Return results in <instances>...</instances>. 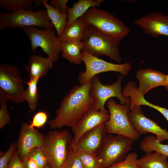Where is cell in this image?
I'll return each mask as SVG.
<instances>
[{"mask_svg": "<svg viewBox=\"0 0 168 168\" xmlns=\"http://www.w3.org/2000/svg\"><path fill=\"white\" fill-rule=\"evenodd\" d=\"M104 124L86 133L72 150L76 152L85 151L98 155L106 135Z\"/></svg>", "mask_w": 168, "mask_h": 168, "instance_id": "2e32d148", "label": "cell"}, {"mask_svg": "<svg viewBox=\"0 0 168 168\" xmlns=\"http://www.w3.org/2000/svg\"><path fill=\"white\" fill-rule=\"evenodd\" d=\"M123 75L119 76L117 80L110 84H104L97 75L91 79L90 93L93 101L91 110L105 111V102L112 97H116L122 105H130L131 100L129 97L124 96L121 90Z\"/></svg>", "mask_w": 168, "mask_h": 168, "instance_id": "30bf717a", "label": "cell"}, {"mask_svg": "<svg viewBox=\"0 0 168 168\" xmlns=\"http://www.w3.org/2000/svg\"><path fill=\"white\" fill-rule=\"evenodd\" d=\"M81 55L85 70L79 74L78 79L80 85L91 81L94 77L102 72H115L126 76L132 68L131 64L129 62L122 64L110 63L91 55L84 49L81 51Z\"/></svg>", "mask_w": 168, "mask_h": 168, "instance_id": "8fae6325", "label": "cell"}, {"mask_svg": "<svg viewBox=\"0 0 168 168\" xmlns=\"http://www.w3.org/2000/svg\"><path fill=\"white\" fill-rule=\"evenodd\" d=\"M84 49L98 57L104 55L120 63L122 61L119 50L120 42L102 33L94 27H86L82 40Z\"/></svg>", "mask_w": 168, "mask_h": 168, "instance_id": "277c9868", "label": "cell"}, {"mask_svg": "<svg viewBox=\"0 0 168 168\" xmlns=\"http://www.w3.org/2000/svg\"><path fill=\"white\" fill-rule=\"evenodd\" d=\"M134 23L141 28L144 33L153 37H168V15L154 11L137 19Z\"/></svg>", "mask_w": 168, "mask_h": 168, "instance_id": "9a60e30c", "label": "cell"}, {"mask_svg": "<svg viewBox=\"0 0 168 168\" xmlns=\"http://www.w3.org/2000/svg\"><path fill=\"white\" fill-rule=\"evenodd\" d=\"M91 80L76 85L64 96L54 118L49 121L52 129L63 127L72 128L92 110L93 101L90 93Z\"/></svg>", "mask_w": 168, "mask_h": 168, "instance_id": "6da1fadb", "label": "cell"}, {"mask_svg": "<svg viewBox=\"0 0 168 168\" xmlns=\"http://www.w3.org/2000/svg\"><path fill=\"white\" fill-rule=\"evenodd\" d=\"M49 17L54 27L57 36L59 38L62 36L67 23V12L61 13L48 3V0H43Z\"/></svg>", "mask_w": 168, "mask_h": 168, "instance_id": "44dd1931", "label": "cell"}, {"mask_svg": "<svg viewBox=\"0 0 168 168\" xmlns=\"http://www.w3.org/2000/svg\"><path fill=\"white\" fill-rule=\"evenodd\" d=\"M136 78L139 82L138 90L144 96L154 88L165 86L167 75L151 68H142L137 71Z\"/></svg>", "mask_w": 168, "mask_h": 168, "instance_id": "e0dca14e", "label": "cell"}, {"mask_svg": "<svg viewBox=\"0 0 168 168\" xmlns=\"http://www.w3.org/2000/svg\"><path fill=\"white\" fill-rule=\"evenodd\" d=\"M107 102L110 117L104 124L106 133L122 135L134 141L138 140L140 135L133 127L128 117L130 105L117 104L111 98Z\"/></svg>", "mask_w": 168, "mask_h": 168, "instance_id": "5b68a950", "label": "cell"}, {"mask_svg": "<svg viewBox=\"0 0 168 168\" xmlns=\"http://www.w3.org/2000/svg\"><path fill=\"white\" fill-rule=\"evenodd\" d=\"M7 168H24L22 161L16 149L8 163Z\"/></svg>", "mask_w": 168, "mask_h": 168, "instance_id": "d590c367", "label": "cell"}, {"mask_svg": "<svg viewBox=\"0 0 168 168\" xmlns=\"http://www.w3.org/2000/svg\"><path fill=\"white\" fill-rule=\"evenodd\" d=\"M146 154L138 159V168H168V157L155 152Z\"/></svg>", "mask_w": 168, "mask_h": 168, "instance_id": "603a6c76", "label": "cell"}, {"mask_svg": "<svg viewBox=\"0 0 168 168\" xmlns=\"http://www.w3.org/2000/svg\"><path fill=\"white\" fill-rule=\"evenodd\" d=\"M134 142L122 135H106L97 155L102 168H108L123 161L132 149Z\"/></svg>", "mask_w": 168, "mask_h": 168, "instance_id": "ba28073f", "label": "cell"}, {"mask_svg": "<svg viewBox=\"0 0 168 168\" xmlns=\"http://www.w3.org/2000/svg\"><path fill=\"white\" fill-rule=\"evenodd\" d=\"M44 168H51L49 166L48 164L45 166Z\"/></svg>", "mask_w": 168, "mask_h": 168, "instance_id": "60d3db41", "label": "cell"}, {"mask_svg": "<svg viewBox=\"0 0 168 168\" xmlns=\"http://www.w3.org/2000/svg\"><path fill=\"white\" fill-rule=\"evenodd\" d=\"M0 6L7 13L21 10H32L33 1L31 0H0Z\"/></svg>", "mask_w": 168, "mask_h": 168, "instance_id": "4316f807", "label": "cell"}, {"mask_svg": "<svg viewBox=\"0 0 168 168\" xmlns=\"http://www.w3.org/2000/svg\"><path fill=\"white\" fill-rule=\"evenodd\" d=\"M76 152L84 168H102L101 161L96 154L85 151Z\"/></svg>", "mask_w": 168, "mask_h": 168, "instance_id": "83f0119b", "label": "cell"}, {"mask_svg": "<svg viewBox=\"0 0 168 168\" xmlns=\"http://www.w3.org/2000/svg\"><path fill=\"white\" fill-rule=\"evenodd\" d=\"M122 94L125 97L130 98L131 100L130 110L136 105H147L160 112L168 122V109L147 101L145 99L144 96L138 91L137 85L134 82L130 81L127 83L124 87Z\"/></svg>", "mask_w": 168, "mask_h": 168, "instance_id": "ac0fdd59", "label": "cell"}, {"mask_svg": "<svg viewBox=\"0 0 168 168\" xmlns=\"http://www.w3.org/2000/svg\"><path fill=\"white\" fill-rule=\"evenodd\" d=\"M138 156L135 152L128 153L123 161L108 168H138L137 164Z\"/></svg>", "mask_w": 168, "mask_h": 168, "instance_id": "f1b7e54d", "label": "cell"}, {"mask_svg": "<svg viewBox=\"0 0 168 168\" xmlns=\"http://www.w3.org/2000/svg\"><path fill=\"white\" fill-rule=\"evenodd\" d=\"M44 138L42 133L35 128H31L27 123L25 122L22 124L16 144V151L22 161L28 157L32 149L41 146Z\"/></svg>", "mask_w": 168, "mask_h": 168, "instance_id": "5bb4252c", "label": "cell"}, {"mask_svg": "<svg viewBox=\"0 0 168 168\" xmlns=\"http://www.w3.org/2000/svg\"><path fill=\"white\" fill-rule=\"evenodd\" d=\"M87 25L80 17L70 25L66 26L61 37V42L71 41H82L85 30Z\"/></svg>", "mask_w": 168, "mask_h": 168, "instance_id": "7402d4cb", "label": "cell"}, {"mask_svg": "<svg viewBox=\"0 0 168 168\" xmlns=\"http://www.w3.org/2000/svg\"><path fill=\"white\" fill-rule=\"evenodd\" d=\"M100 4L93 0H79L74 3L67 11V26L82 16L90 8L99 7Z\"/></svg>", "mask_w": 168, "mask_h": 168, "instance_id": "cb8c5ba5", "label": "cell"}, {"mask_svg": "<svg viewBox=\"0 0 168 168\" xmlns=\"http://www.w3.org/2000/svg\"><path fill=\"white\" fill-rule=\"evenodd\" d=\"M25 90L19 70L6 63L0 65V100L16 103L24 101Z\"/></svg>", "mask_w": 168, "mask_h": 168, "instance_id": "9c48e42d", "label": "cell"}, {"mask_svg": "<svg viewBox=\"0 0 168 168\" xmlns=\"http://www.w3.org/2000/svg\"><path fill=\"white\" fill-rule=\"evenodd\" d=\"M35 26L39 28L53 27L46 10L37 11L21 10L10 13H0V30Z\"/></svg>", "mask_w": 168, "mask_h": 168, "instance_id": "8992f818", "label": "cell"}, {"mask_svg": "<svg viewBox=\"0 0 168 168\" xmlns=\"http://www.w3.org/2000/svg\"><path fill=\"white\" fill-rule=\"evenodd\" d=\"M6 101L0 100V128L1 129L9 123L10 118Z\"/></svg>", "mask_w": 168, "mask_h": 168, "instance_id": "d6a6232c", "label": "cell"}, {"mask_svg": "<svg viewBox=\"0 0 168 168\" xmlns=\"http://www.w3.org/2000/svg\"><path fill=\"white\" fill-rule=\"evenodd\" d=\"M96 2H97V3H99L100 4H101V3L103 2H104V0H95Z\"/></svg>", "mask_w": 168, "mask_h": 168, "instance_id": "ab89813d", "label": "cell"}, {"mask_svg": "<svg viewBox=\"0 0 168 168\" xmlns=\"http://www.w3.org/2000/svg\"><path fill=\"white\" fill-rule=\"evenodd\" d=\"M22 161L24 168H40L34 160L29 156Z\"/></svg>", "mask_w": 168, "mask_h": 168, "instance_id": "8d00e7d4", "label": "cell"}, {"mask_svg": "<svg viewBox=\"0 0 168 168\" xmlns=\"http://www.w3.org/2000/svg\"><path fill=\"white\" fill-rule=\"evenodd\" d=\"M53 27L41 29L35 26L24 27V32L28 37L31 50L35 53L36 48H40L53 62L56 61L62 49L61 42Z\"/></svg>", "mask_w": 168, "mask_h": 168, "instance_id": "52a82bcc", "label": "cell"}, {"mask_svg": "<svg viewBox=\"0 0 168 168\" xmlns=\"http://www.w3.org/2000/svg\"><path fill=\"white\" fill-rule=\"evenodd\" d=\"M39 78H30L26 83L27 85V88L25 90L24 95V101H26L32 111L34 110L37 105L39 97L37 89V83Z\"/></svg>", "mask_w": 168, "mask_h": 168, "instance_id": "484cf974", "label": "cell"}, {"mask_svg": "<svg viewBox=\"0 0 168 168\" xmlns=\"http://www.w3.org/2000/svg\"><path fill=\"white\" fill-rule=\"evenodd\" d=\"M128 115L133 127L140 135L150 133L154 134L161 143L165 140L168 141L167 130L162 128L157 123L146 117L141 106H134L130 110Z\"/></svg>", "mask_w": 168, "mask_h": 168, "instance_id": "7c38bea8", "label": "cell"}, {"mask_svg": "<svg viewBox=\"0 0 168 168\" xmlns=\"http://www.w3.org/2000/svg\"><path fill=\"white\" fill-rule=\"evenodd\" d=\"M81 17L87 26L120 42L130 32L122 21L102 9L91 7Z\"/></svg>", "mask_w": 168, "mask_h": 168, "instance_id": "3957f363", "label": "cell"}, {"mask_svg": "<svg viewBox=\"0 0 168 168\" xmlns=\"http://www.w3.org/2000/svg\"><path fill=\"white\" fill-rule=\"evenodd\" d=\"M16 149V144L12 143L7 150L0 156V168H7Z\"/></svg>", "mask_w": 168, "mask_h": 168, "instance_id": "836d02e7", "label": "cell"}, {"mask_svg": "<svg viewBox=\"0 0 168 168\" xmlns=\"http://www.w3.org/2000/svg\"><path fill=\"white\" fill-rule=\"evenodd\" d=\"M72 139L68 130H54L44 135L40 147L45 154L51 168H63Z\"/></svg>", "mask_w": 168, "mask_h": 168, "instance_id": "7a4b0ae2", "label": "cell"}, {"mask_svg": "<svg viewBox=\"0 0 168 168\" xmlns=\"http://www.w3.org/2000/svg\"><path fill=\"white\" fill-rule=\"evenodd\" d=\"M166 89L168 90V75H167V79L166 84L165 86H164Z\"/></svg>", "mask_w": 168, "mask_h": 168, "instance_id": "f35d334b", "label": "cell"}, {"mask_svg": "<svg viewBox=\"0 0 168 168\" xmlns=\"http://www.w3.org/2000/svg\"><path fill=\"white\" fill-rule=\"evenodd\" d=\"M48 115L46 112L44 111H40L34 115L29 124L30 126L34 128H41L46 123Z\"/></svg>", "mask_w": 168, "mask_h": 168, "instance_id": "1f68e13d", "label": "cell"}, {"mask_svg": "<svg viewBox=\"0 0 168 168\" xmlns=\"http://www.w3.org/2000/svg\"><path fill=\"white\" fill-rule=\"evenodd\" d=\"M139 147L146 153L154 151L168 157V145L162 144L153 135L144 137L141 140Z\"/></svg>", "mask_w": 168, "mask_h": 168, "instance_id": "d4e9b609", "label": "cell"}, {"mask_svg": "<svg viewBox=\"0 0 168 168\" xmlns=\"http://www.w3.org/2000/svg\"><path fill=\"white\" fill-rule=\"evenodd\" d=\"M63 168H84L77 152L71 148Z\"/></svg>", "mask_w": 168, "mask_h": 168, "instance_id": "4dcf8cb0", "label": "cell"}, {"mask_svg": "<svg viewBox=\"0 0 168 168\" xmlns=\"http://www.w3.org/2000/svg\"><path fill=\"white\" fill-rule=\"evenodd\" d=\"M109 111L91 110L72 128L73 138L71 144L73 149L86 133L96 127L105 124L110 119Z\"/></svg>", "mask_w": 168, "mask_h": 168, "instance_id": "4fadbf2b", "label": "cell"}, {"mask_svg": "<svg viewBox=\"0 0 168 168\" xmlns=\"http://www.w3.org/2000/svg\"><path fill=\"white\" fill-rule=\"evenodd\" d=\"M34 3V6L35 7H38L41 6L42 4L43 0H32Z\"/></svg>", "mask_w": 168, "mask_h": 168, "instance_id": "74e56055", "label": "cell"}, {"mask_svg": "<svg viewBox=\"0 0 168 168\" xmlns=\"http://www.w3.org/2000/svg\"><path fill=\"white\" fill-rule=\"evenodd\" d=\"M61 44L62 57L72 64H79L82 62L81 51L84 47L82 41H64Z\"/></svg>", "mask_w": 168, "mask_h": 168, "instance_id": "ffe728a7", "label": "cell"}, {"mask_svg": "<svg viewBox=\"0 0 168 168\" xmlns=\"http://www.w3.org/2000/svg\"><path fill=\"white\" fill-rule=\"evenodd\" d=\"M68 0H50L49 1L50 5L61 13L67 12L69 8L68 5Z\"/></svg>", "mask_w": 168, "mask_h": 168, "instance_id": "e575fe53", "label": "cell"}, {"mask_svg": "<svg viewBox=\"0 0 168 168\" xmlns=\"http://www.w3.org/2000/svg\"><path fill=\"white\" fill-rule=\"evenodd\" d=\"M53 62L49 58L40 56L31 55L25 69L30 78L44 77L53 67Z\"/></svg>", "mask_w": 168, "mask_h": 168, "instance_id": "d6986e66", "label": "cell"}, {"mask_svg": "<svg viewBox=\"0 0 168 168\" xmlns=\"http://www.w3.org/2000/svg\"><path fill=\"white\" fill-rule=\"evenodd\" d=\"M29 156L34 160L40 168H44L48 164L47 157L40 147L32 149Z\"/></svg>", "mask_w": 168, "mask_h": 168, "instance_id": "f546056e", "label": "cell"}]
</instances>
